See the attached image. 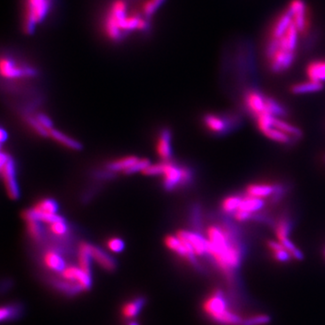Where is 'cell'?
<instances>
[{
  "instance_id": "cell-1",
  "label": "cell",
  "mask_w": 325,
  "mask_h": 325,
  "mask_svg": "<svg viewBox=\"0 0 325 325\" xmlns=\"http://www.w3.org/2000/svg\"><path fill=\"white\" fill-rule=\"evenodd\" d=\"M154 17L146 0H107L98 17V30L109 43L120 44L131 37L149 34Z\"/></svg>"
},
{
  "instance_id": "cell-2",
  "label": "cell",
  "mask_w": 325,
  "mask_h": 325,
  "mask_svg": "<svg viewBox=\"0 0 325 325\" xmlns=\"http://www.w3.org/2000/svg\"><path fill=\"white\" fill-rule=\"evenodd\" d=\"M206 238L209 240V256L223 273L232 278L245 253L237 233L229 226L210 225L206 230Z\"/></svg>"
},
{
  "instance_id": "cell-3",
  "label": "cell",
  "mask_w": 325,
  "mask_h": 325,
  "mask_svg": "<svg viewBox=\"0 0 325 325\" xmlns=\"http://www.w3.org/2000/svg\"><path fill=\"white\" fill-rule=\"evenodd\" d=\"M57 0H21L20 24L24 34L32 35L49 20Z\"/></svg>"
},
{
  "instance_id": "cell-4",
  "label": "cell",
  "mask_w": 325,
  "mask_h": 325,
  "mask_svg": "<svg viewBox=\"0 0 325 325\" xmlns=\"http://www.w3.org/2000/svg\"><path fill=\"white\" fill-rule=\"evenodd\" d=\"M203 310L214 321L222 325H241L243 318L229 308L223 291L216 290L203 303Z\"/></svg>"
},
{
  "instance_id": "cell-5",
  "label": "cell",
  "mask_w": 325,
  "mask_h": 325,
  "mask_svg": "<svg viewBox=\"0 0 325 325\" xmlns=\"http://www.w3.org/2000/svg\"><path fill=\"white\" fill-rule=\"evenodd\" d=\"M14 51H3L1 57V76L8 81L29 79L37 75L36 68Z\"/></svg>"
},
{
  "instance_id": "cell-6",
  "label": "cell",
  "mask_w": 325,
  "mask_h": 325,
  "mask_svg": "<svg viewBox=\"0 0 325 325\" xmlns=\"http://www.w3.org/2000/svg\"><path fill=\"white\" fill-rule=\"evenodd\" d=\"M0 166L1 176L8 195L12 200H17L20 196V192L16 179V167L14 159L9 154L1 152Z\"/></svg>"
},
{
  "instance_id": "cell-7",
  "label": "cell",
  "mask_w": 325,
  "mask_h": 325,
  "mask_svg": "<svg viewBox=\"0 0 325 325\" xmlns=\"http://www.w3.org/2000/svg\"><path fill=\"white\" fill-rule=\"evenodd\" d=\"M206 128L216 135H225L235 126L239 125L240 120L236 116H219L208 114L203 118Z\"/></svg>"
},
{
  "instance_id": "cell-8",
  "label": "cell",
  "mask_w": 325,
  "mask_h": 325,
  "mask_svg": "<svg viewBox=\"0 0 325 325\" xmlns=\"http://www.w3.org/2000/svg\"><path fill=\"white\" fill-rule=\"evenodd\" d=\"M293 13V22L300 34L304 35L310 29L309 9L304 0H292L288 6Z\"/></svg>"
},
{
  "instance_id": "cell-9",
  "label": "cell",
  "mask_w": 325,
  "mask_h": 325,
  "mask_svg": "<svg viewBox=\"0 0 325 325\" xmlns=\"http://www.w3.org/2000/svg\"><path fill=\"white\" fill-rule=\"evenodd\" d=\"M165 244L167 248L179 255L180 257H184L196 265V254L187 240L177 235H168L165 239Z\"/></svg>"
},
{
  "instance_id": "cell-10",
  "label": "cell",
  "mask_w": 325,
  "mask_h": 325,
  "mask_svg": "<svg viewBox=\"0 0 325 325\" xmlns=\"http://www.w3.org/2000/svg\"><path fill=\"white\" fill-rule=\"evenodd\" d=\"M244 102L248 112L255 118L261 114L268 113L266 107V95L261 93L259 90L250 89L244 95Z\"/></svg>"
},
{
  "instance_id": "cell-11",
  "label": "cell",
  "mask_w": 325,
  "mask_h": 325,
  "mask_svg": "<svg viewBox=\"0 0 325 325\" xmlns=\"http://www.w3.org/2000/svg\"><path fill=\"white\" fill-rule=\"evenodd\" d=\"M164 184L167 190H174L183 184L182 167H177L174 162L169 161L162 162V174Z\"/></svg>"
},
{
  "instance_id": "cell-12",
  "label": "cell",
  "mask_w": 325,
  "mask_h": 325,
  "mask_svg": "<svg viewBox=\"0 0 325 325\" xmlns=\"http://www.w3.org/2000/svg\"><path fill=\"white\" fill-rule=\"evenodd\" d=\"M296 58V51H286L280 49L277 55L268 61L270 72L283 73L291 68Z\"/></svg>"
},
{
  "instance_id": "cell-13",
  "label": "cell",
  "mask_w": 325,
  "mask_h": 325,
  "mask_svg": "<svg viewBox=\"0 0 325 325\" xmlns=\"http://www.w3.org/2000/svg\"><path fill=\"white\" fill-rule=\"evenodd\" d=\"M293 24V13L289 7L283 10L282 13L278 15L270 27L268 37L280 39L286 34L289 27Z\"/></svg>"
},
{
  "instance_id": "cell-14",
  "label": "cell",
  "mask_w": 325,
  "mask_h": 325,
  "mask_svg": "<svg viewBox=\"0 0 325 325\" xmlns=\"http://www.w3.org/2000/svg\"><path fill=\"white\" fill-rule=\"evenodd\" d=\"M176 235L187 240L191 244L196 256H209V240L207 238H203L201 234L193 231H177Z\"/></svg>"
},
{
  "instance_id": "cell-15",
  "label": "cell",
  "mask_w": 325,
  "mask_h": 325,
  "mask_svg": "<svg viewBox=\"0 0 325 325\" xmlns=\"http://www.w3.org/2000/svg\"><path fill=\"white\" fill-rule=\"evenodd\" d=\"M63 278L66 281L76 284L82 290H88L91 287V276L77 266H67L62 272Z\"/></svg>"
},
{
  "instance_id": "cell-16",
  "label": "cell",
  "mask_w": 325,
  "mask_h": 325,
  "mask_svg": "<svg viewBox=\"0 0 325 325\" xmlns=\"http://www.w3.org/2000/svg\"><path fill=\"white\" fill-rule=\"evenodd\" d=\"M278 187V184H251L247 186L245 193L248 196L256 197L265 200V198H272L274 196Z\"/></svg>"
},
{
  "instance_id": "cell-17",
  "label": "cell",
  "mask_w": 325,
  "mask_h": 325,
  "mask_svg": "<svg viewBox=\"0 0 325 325\" xmlns=\"http://www.w3.org/2000/svg\"><path fill=\"white\" fill-rule=\"evenodd\" d=\"M89 248H90V256L92 257V259L98 265H100L103 269L107 271L115 269V261L110 255H107V253L103 251L102 249L98 248L97 246H93L91 244H90Z\"/></svg>"
},
{
  "instance_id": "cell-18",
  "label": "cell",
  "mask_w": 325,
  "mask_h": 325,
  "mask_svg": "<svg viewBox=\"0 0 325 325\" xmlns=\"http://www.w3.org/2000/svg\"><path fill=\"white\" fill-rule=\"evenodd\" d=\"M156 152L164 161H169L171 158V132L169 129H164L160 134L156 145Z\"/></svg>"
},
{
  "instance_id": "cell-19",
  "label": "cell",
  "mask_w": 325,
  "mask_h": 325,
  "mask_svg": "<svg viewBox=\"0 0 325 325\" xmlns=\"http://www.w3.org/2000/svg\"><path fill=\"white\" fill-rule=\"evenodd\" d=\"M305 71L309 81L325 82V60L312 61Z\"/></svg>"
},
{
  "instance_id": "cell-20",
  "label": "cell",
  "mask_w": 325,
  "mask_h": 325,
  "mask_svg": "<svg viewBox=\"0 0 325 325\" xmlns=\"http://www.w3.org/2000/svg\"><path fill=\"white\" fill-rule=\"evenodd\" d=\"M324 85L321 82L308 81L295 83L291 86L290 91L294 95L309 94V93H316L323 90Z\"/></svg>"
},
{
  "instance_id": "cell-21",
  "label": "cell",
  "mask_w": 325,
  "mask_h": 325,
  "mask_svg": "<svg viewBox=\"0 0 325 325\" xmlns=\"http://www.w3.org/2000/svg\"><path fill=\"white\" fill-rule=\"evenodd\" d=\"M273 127L286 133L287 135H289L295 141H297L304 137V133L302 131V129H299L295 125L288 123L287 121L280 119V118L275 117L274 120H273Z\"/></svg>"
},
{
  "instance_id": "cell-22",
  "label": "cell",
  "mask_w": 325,
  "mask_h": 325,
  "mask_svg": "<svg viewBox=\"0 0 325 325\" xmlns=\"http://www.w3.org/2000/svg\"><path fill=\"white\" fill-rule=\"evenodd\" d=\"M298 34L299 32L293 22V24L289 27L286 34L282 38H280L281 49L286 51H296L297 45H298Z\"/></svg>"
},
{
  "instance_id": "cell-23",
  "label": "cell",
  "mask_w": 325,
  "mask_h": 325,
  "mask_svg": "<svg viewBox=\"0 0 325 325\" xmlns=\"http://www.w3.org/2000/svg\"><path fill=\"white\" fill-rule=\"evenodd\" d=\"M265 201L264 199L245 195L242 198L239 210L248 211L250 213H257L265 207Z\"/></svg>"
},
{
  "instance_id": "cell-24",
  "label": "cell",
  "mask_w": 325,
  "mask_h": 325,
  "mask_svg": "<svg viewBox=\"0 0 325 325\" xmlns=\"http://www.w3.org/2000/svg\"><path fill=\"white\" fill-rule=\"evenodd\" d=\"M90 244L87 242H81L79 246V255H78V260H79V267L85 273L91 276V259L92 257L90 256Z\"/></svg>"
},
{
  "instance_id": "cell-25",
  "label": "cell",
  "mask_w": 325,
  "mask_h": 325,
  "mask_svg": "<svg viewBox=\"0 0 325 325\" xmlns=\"http://www.w3.org/2000/svg\"><path fill=\"white\" fill-rule=\"evenodd\" d=\"M43 262L48 268L56 272H63L66 267L64 258L61 257L59 253L56 252L53 250H49L44 254Z\"/></svg>"
},
{
  "instance_id": "cell-26",
  "label": "cell",
  "mask_w": 325,
  "mask_h": 325,
  "mask_svg": "<svg viewBox=\"0 0 325 325\" xmlns=\"http://www.w3.org/2000/svg\"><path fill=\"white\" fill-rule=\"evenodd\" d=\"M49 137H51L56 141L59 142L62 145L68 147L70 149L80 150L81 149V144L77 140L73 139L72 137H69L64 133L61 132L59 130L51 129L49 130Z\"/></svg>"
},
{
  "instance_id": "cell-27",
  "label": "cell",
  "mask_w": 325,
  "mask_h": 325,
  "mask_svg": "<svg viewBox=\"0 0 325 325\" xmlns=\"http://www.w3.org/2000/svg\"><path fill=\"white\" fill-rule=\"evenodd\" d=\"M262 134L270 140L276 142V143H279L281 145H290L293 142H295V140L289 135H287L279 129H276L273 126L269 129L265 130Z\"/></svg>"
},
{
  "instance_id": "cell-28",
  "label": "cell",
  "mask_w": 325,
  "mask_h": 325,
  "mask_svg": "<svg viewBox=\"0 0 325 325\" xmlns=\"http://www.w3.org/2000/svg\"><path fill=\"white\" fill-rule=\"evenodd\" d=\"M292 222L288 217L281 218L278 221L276 226H275V231H276V236L278 238V241H283V240L289 239V234L292 230Z\"/></svg>"
},
{
  "instance_id": "cell-29",
  "label": "cell",
  "mask_w": 325,
  "mask_h": 325,
  "mask_svg": "<svg viewBox=\"0 0 325 325\" xmlns=\"http://www.w3.org/2000/svg\"><path fill=\"white\" fill-rule=\"evenodd\" d=\"M138 159L139 158H137V156H133V155L126 156L123 158H120L119 160H116V161L110 162L107 165V168L111 171H123L126 173V171H128L134 164H136L138 161Z\"/></svg>"
},
{
  "instance_id": "cell-30",
  "label": "cell",
  "mask_w": 325,
  "mask_h": 325,
  "mask_svg": "<svg viewBox=\"0 0 325 325\" xmlns=\"http://www.w3.org/2000/svg\"><path fill=\"white\" fill-rule=\"evenodd\" d=\"M266 107H267V112L276 118L283 119L287 117L288 113L287 109L284 107L281 103L278 101L276 98L269 96H266Z\"/></svg>"
},
{
  "instance_id": "cell-31",
  "label": "cell",
  "mask_w": 325,
  "mask_h": 325,
  "mask_svg": "<svg viewBox=\"0 0 325 325\" xmlns=\"http://www.w3.org/2000/svg\"><path fill=\"white\" fill-rule=\"evenodd\" d=\"M145 301L143 298H137V299L133 300L128 304H125L122 308V314L126 318H134L137 316V314L140 312L142 306L144 305Z\"/></svg>"
},
{
  "instance_id": "cell-32",
  "label": "cell",
  "mask_w": 325,
  "mask_h": 325,
  "mask_svg": "<svg viewBox=\"0 0 325 325\" xmlns=\"http://www.w3.org/2000/svg\"><path fill=\"white\" fill-rule=\"evenodd\" d=\"M243 197L240 195H231L223 200L222 202V210L227 214H234L240 208Z\"/></svg>"
},
{
  "instance_id": "cell-33",
  "label": "cell",
  "mask_w": 325,
  "mask_h": 325,
  "mask_svg": "<svg viewBox=\"0 0 325 325\" xmlns=\"http://www.w3.org/2000/svg\"><path fill=\"white\" fill-rule=\"evenodd\" d=\"M32 210L38 213L57 214L58 204L51 199H44L39 201L34 208H32Z\"/></svg>"
},
{
  "instance_id": "cell-34",
  "label": "cell",
  "mask_w": 325,
  "mask_h": 325,
  "mask_svg": "<svg viewBox=\"0 0 325 325\" xmlns=\"http://www.w3.org/2000/svg\"><path fill=\"white\" fill-rule=\"evenodd\" d=\"M27 231L29 232L31 237L34 240H40L43 236V229L40 224V222L36 220H26Z\"/></svg>"
},
{
  "instance_id": "cell-35",
  "label": "cell",
  "mask_w": 325,
  "mask_h": 325,
  "mask_svg": "<svg viewBox=\"0 0 325 325\" xmlns=\"http://www.w3.org/2000/svg\"><path fill=\"white\" fill-rule=\"evenodd\" d=\"M271 321V317L267 314H256L244 319L241 325H266Z\"/></svg>"
},
{
  "instance_id": "cell-36",
  "label": "cell",
  "mask_w": 325,
  "mask_h": 325,
  "mask_svg": "<svg viewBox=\"0 0 325 325\" xmlns=\"http://www.w3.org/2000/svg\"><path fill=\"white\" fill-rule=\"evenodd\" d=\"M49 230L55 235L63 236L65 235V233L67 232L68 229H67V225L65 223V220L63 219L60 221H57L56 223L49 224Z\"/></svg>"
},
{
  "instance_id": "cell-37",
  "label": "cell",
  "mask_w": 325,
  "mask_h": 325,
  "mask_svg": "<svg viewBox=\"0 0 325 325\" xmlns=\"http://www.w3.org/2000/svg\"><path fill=\"white\" fill-rule=\"evenodd\" d=\"M150 165L149 160L146 158L138 159L136 164H134L132 167L129 168L128 171H126L125 174L127 175H131V174H135L137 172L140 171L142 172L143 170H145L146 167H148Z\"/></svg>"
},
{
  "instance_id": "cell-38",
  "label": "cell",
  "mask_w": 325,
  "mask_h": 325,
  "mask_svg": "<svg viewBox=\"0 0 325 325\" xmlns=\"http://www.w3.org/2000/svg\"><path fill=\"white\" fill-rule=\"evenodd\" d=\"M107 248L114 253H120L124 249V241L120 238H112L107 241Z\"/></svg>"
},
{
  "instance_id": "cell-39",
  "label": "cell",
  "mask_w": 325,
  "mask_h": 325,
  "mask_svg": "<svg viewBox=\"0 0 325 325\" xmlns=\"http://www.w3.org/2000/svg\"><path fill=\"white\" fill-rule=\"evenodd\" d=\"M272 254H273L275 259L278 262H281V263H286L293 258L291 254L287 250V248H283V249H279L277 251H273Z\"/></svg>"
},
{
  "instance_id": "cell-40",
  "label": "cell",
  "mask_w": 325,
  "mask_h": 325,
  "mask_svg": "<svg viewBox=\"0 0 325 325\" xmlns=\"http://www.w3.org/2000/svg\"><path fill=\"white\" fill-rule=\"evenodd\" d=\"M162 162L149 165L145 170L142 171V174L145 176H159L162 174Z\"/></svg>"
},
{
  "instance_id": "cell-41",
  "label": "cell",
  "mask_w": 325,
  "mask_h": 325,
  "mask_svg": "<svg viewBox=\"0 0 325 325\" xmlns=\"http://www.w3.org/2000/svg\"><path fill=\"white\" fill-rule=\"evenodd\" d=\"M27 121H28V123L31 125V127H32L35 131H37L39 135L43 136V137H49V131L44 129L43 126L39 123V121L36 120V118L34 119V118H31V117H29V118L27 119Z\"/></svg>"
},
{
  "instance_id": "cell-42",
  "label": "cell",
  "mask_w": 325,
  "mask_h": 325,
  "mask_svg": "<svg viewBox=\"0 0 325 325\" xmlns=\"http://www.w3.org/2000/svg\"><path fill=\"white\" fill-rule=\"evenodd\" d=\"M16 312V309L11 306H4L0 310V319L1 321L9 320L13 317V314Z\"/></svg>"
},
{
  "instance_id": "cell-43",
  "label": "cell",
  "mask_w": 325,
  "mask_h": 325,
  "mask_svg": "<svg viewBox=\"0 0 325 325\" xmlns=\"http://www.w3.org/2000/svg\"><path fill=\"white\" fill-rule=\"evenodd\" d=\"M36 120H38L39 123L42 125L43 128L48 130V131L52 129L51 120L48 118L47 116L40 113V114L36 116Z\"/></svg>"
},
{
  "instance_id": "cell-44",
  "label": "cell",
  "mask_w": 325,
  "mask_h": 325,
  "mask_svg": "<svg viewBox=\"0 0 325 325\" xmlns=\"http://www.w3.org/2000/svg\"><path fill=\"white\" fill-rule=\"evenodd\" d=\"M1 143H4L6 140H7V138H8V133L6 132L5 131V129H1Z\"/></svg>"
},
{
  "instance_id": "cell-45",
  "label": "cell",
  "mask_w": 325,
  "mask_h": 325,
  "mask_svg": "<svg viewBox=\"0 0 325 325\" xmlns=\"http://www.w3.org/2000/svg\"><path fill=\"white\" fill-rule=\"evenodd\" d=\"M129 325H139L137 322H136V321H130L129 322Z\"/></svg>"
},
{
  "instance_id": "cell-46",
  "label": "cell",
  "mask_w": 325,
  "mask_h": 325,
  "mask_svg": "<svg viewBox=\"0 0 325 325\" xmlns=\"http://www.w3.org/2000/svg\"><path fill=\"white\" fill-rule=\"evenodd\" d=\"M323 159H324V162H325V155L323 156Z\"/></svg>"
}]
</instances>
